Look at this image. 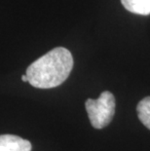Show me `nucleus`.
I'll return each mask as SVG.
<instances>
[{
    "mask_svg": "<svg viewBox=\"0 0 150 151\" xmlns=\"http://www.w3.org/2000/svg\"><path fill=\"white\" fill-rule=\"evenodd\" d=\"M85 106L92 126L103 129L112 121L115 113V98L112 93L105 91L97 99H87Z\"/></svg>",
    "mask_w": 150,
    "mask_h": 151,
    "instance_id": "obj_2",
    "label": "nucleus"
},
{
    "mask_svg": "<svg viewBox=\"0 0 150 151\" xmlns=\"http://www.w3.org/2000/svg\"><path fill=\"white\" fill-rule=\"evenodd\" d=\"M73 67L72 55L66 48L57 47L39 58L27 67L28 83L39 89H51L62 85Z\"/></svg>",
    "mask_w": 150,
    "mask_h": 151,
    "instance_id": "obj_1",
    "label": "nucleus"
},
{
    "mask_svg": "<svg viewBox=\"0 0 150 151\" xmlns=\"http://www.w3.org/2000/svg\"><path fill=\"white\" fill-rule=\"evenodd\" d=\"M124 8L131 13L147 16L150 14V0H121Z\"/></svg>",
    "mask_w": 150,
    "mask_h": 151,
    "instance_id": "obj_4",
    "label": "nucleus"
},
{
    "mask_svg": "<svg viewBox=\"0 0 150 151\" xmlns=\"http://www.w3.org/2000/svg\"><path fill=\"white\" fill-rule=\"evenodd\" d=\"M136 111L140 122L150 130V97L144 98L139 102Z\"/></svg>",
    "mask_w": 150,
    "mask_h": 151,
    "instance_id": "obj_5",
    "label": "nucleus"
},
{
    "mask_svg": "<svg viewBox=\"0 0 150 151\" xmlns=\"http://www.w3.org/2000/svg\"><path fill=\"white\" fill-rule=\"evenodd\" d=\"M30 141L15 134H0V151H31Z\"/></svg>",
    "mask_w": 150,
    "mask_h": 151,
    "instance_id": "obj_3",
    "label": "nucleus"
},
{
    "mask_svg": "<svg viewBox=\"0 0 150 151\" xmlns=\"http://www.w3.org/2000/svg\"><path fill=\"white\" fill-rule=\"evenodd\" d=\"M22 80H23V81H24V82H28V78H27V74L22 76Z\"/></svg>",
    "mask_w": 150,
    "mask_h": 151,
    "instance_id": "obj_6",
    "label": "nucleus"
}]
</instances>
